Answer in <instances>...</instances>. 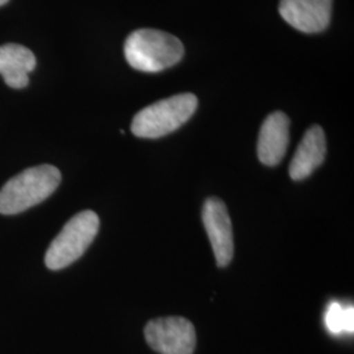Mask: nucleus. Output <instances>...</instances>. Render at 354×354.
I'll list each match as a JSON object with an SVG mask.
<instances>
[{
	"label": "nucleus",
	"instance_id": "0eeeda50",
	"mask_svg": "<svg viewBox=\"0 0 354 354\" xmlns=\"http://www.w3.org/2000/svg\"><path fill=\"white\" fill-rule=\"evenodd\" d=\"M281 17L302 33H320L328 28L332 0H281Z\"/></svg>",
	"mask_w": 354,
	"mask_h": 354
},
{
	"label": "nucleus",
	"instance_id": "20e7f679",
	"mask_svg": "<svg viewBox=\"0 0 354 354\" xmlns=\"http://www.w3.org/2000/svg\"><path fill=\"white\" fill-rule=\"evenodd\" d=\"M100 219L92 210H84L73 216L51 241L45 256V264L51 270H59L75 263L95 241Z\"/></svg>",
	"mask_w": 354,
	"mask_h": 354
},
{
	"label": "nucleus",
	"instance_id": "f03ea898",
	"mask_svg": "<svg viewBox=\"0 0 354 354\" xmlns=\"http://www.w3.org/2000/svg\"><path fill=\"white\" fill-rule=\"evenodd\" d=\"M61 172L53 165L28 168L8 180L0 190V213L19 214L45 201L61 184Z\"/></svg>",
	"mask_w": 354,
	"mask_h": 354
},
{
	"label": "nucleus",
	"instance_id": "9b49d317",
	"mask_svg": "<svg viewBox=\"0 0 354 354\" xmlns=\"http://www.w3.org/2000/svg\"><path fill=\"white\" fill-rule=\"evenodd\" d=\"M326 326L332 335H342L354 330V310L351 306H342L339 302L329 304L326 314Z\"/></svg>",
	"mask_w": 354,
	"mask_h": 354
},
{
	"label": "nucleus",
	"instance_id": "423d86ee",
	"mask_svg": "<svg viewBox=\"0 0 354 354\" xmlns=\"http://www.w3.org/2000/svg\"><path fill=\"white\" fill-rule=\"evenodd\" d=\"M203 222L216 266H227L234 257V232L225 203L216 197L207 198L203 203Z\"/></svg>",
	"mask_w": 354,
	"mask_h": 354
},
{
	"label": "nucleus",
	"instance_id": "f8f14e48",
	"mask_svg": "<svg viewBox=\"0 0 354 354\" xmlns=\"http://www.w3.org/2000/svg\"><path fill=\"white\" fill-rule=\"evenodd\" d=\"M8 1H10V0H0V7H1V6H4V4H6V3H8Z\"/></svg>",
	"mask_w": 354,
	"mask_h": 354
},
{
	"label": "nucleus",
	"instance_id": "f257e3e1",
	"mask_svg": "<svg viewBox=\"0 0 354 354\" xmlns=\"http://www.w3.org/2000/svg\"><path fill=\"white\" fill-rule=\"evenodd\" d=\"M124 50L127 64L142 73H160L184 57L183 42L158 29L134 30L127 38Z\"/></svg>",
	"mask_w": 354,
	"mask_h": 354
},
{
	"label": "nucleus",
	"instance_id": "6e6552de",
	"mask_svg": "<svg viewBox=\"0 0 354 354\" xmlns=\"http://www.w3.org/2000/svg\"><path fill=\"white\" fill-rule=\"evenodd\" d=\"M290 120L283 112L269 114L260 129L257 142V156L263 165H279L289 146Z\"/></svg>",
	"mask_w": 354,
	"mask_h": 354
},
{
	"label": "nucleus",
	"instance_id": "9d476101",
	"mask_svg": "<svg viewBox=\"0 0 354 354\" xmlns=\"http://www.w3.org/2000/svg\"><path fill=\"white\" fill-rule=\"evenodd\" d=\"M36 67V57L26 46L7 44L0 46V75L11 88H24L29 73Z\"/></svg>",
	"mask_w": 354,
	"mask_h": 354
},
{
	"label": "nucleus",
	"instance_id": "7ed1b4c3",
	"mask_svg": "<svg viewBox=\"0 0 354 354\" xmlns=\"http://www.w3.org/2000/svg\"><path fill=\"white\" fill-rule=\"evenodd\" d=\"M197 106L198 100L193 93H178L153 102L136 114L131 131L138 138H162L188 122Z\"/></svg>",
	"mask_w": 354,
	"mask_h": 354
},
{
	"label": "nucleus",
	"instance_id": "39448f33",
	"mask_svg": "<svg viewBox=\"0 0 354 354\" xmlns=\"http://www.w3.org/2000/svg\"><path fill=\"white\" fill-rule=\"evenodd\" d=\"M145 337L160 354H193L197 342L193 324L181 317L153 319L145 328Z\"/></svg>",
	"mask_w": 354,
	"mask_h": 354
},
{
	"label": "nucleus",
	"instance_id": "1a4fd4ad",
	"mask_svg": "<svg viewBox=\"0 0 354 354\" xmlns=\"http://www.w3.org/2000/svg\"><path fill=\"white\" fill-rule=\"evenodd\" d=\"M327 155V140L324 130L319 125L310 127L304 133L297 152L289 167L292 180L301 181L310 176L317 167L323 165Z\"/></svg>",
	"mask_w": 354,
	"mask_h": 354
}]
</instances>
